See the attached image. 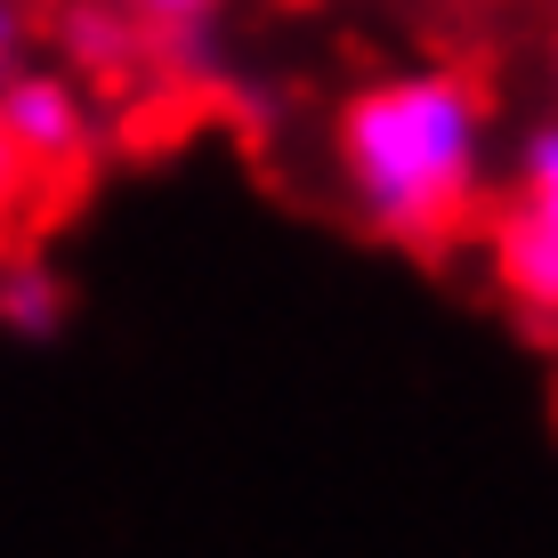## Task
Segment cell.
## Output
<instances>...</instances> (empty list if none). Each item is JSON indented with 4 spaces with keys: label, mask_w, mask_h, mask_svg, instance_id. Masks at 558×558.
Segmentation results:
<instances>
[{
    "label": "cell",
    "mask_w": 558,
    "mask_h": 558,
    "mask_svg": "<svg viewBox=\"0 0 558 558\" xmlns=\"http://www.w3.org/2000/svg\"><path fill=\"white\" fill-rule=\"evenodd\" d=\"M340 195L380 243H437L486 195V98L453 65H405L364 82L332 130Z\"/></svg>",
    "instance_id": "1"
},
{
    "label": "cell",
    "mask_w": 558,
    "mask_h": 558,
    "mask_svg": "<svg viewBox=\"0 0 558 558\" xmlns=\"http://www.w3.org/2000/svg\"><path fill=\"white\" fill-rule=\"evenodd\" d=\"M486 259H494V283L510 292V307H526L534 324H558V113L518 138L510 203L494 210Z\"/></svg>",
    "instance_id": "2"
},
{
    "label": "cell",
    "mask_w": 558,
    "mask_h": 558,
    "mask_svg": "<svg viewBox=\"0 0 558 558\" xmlns=\"http://www.w3.org/2000/svg\"><path fill=\"white\" fill-rule=\"evenodd\" d=\"M0 146L33 179H73L98 154V106L73 73H0Z\"/></svg>",
    "instance_id": "3"
},
{
    "label": "cell",
    "mask_w": 558,
    "mask_h": 558,
    "mask_svg": "<svg viewBox=\"0 0 558 558\" xmlns=\"http://www.w3.org/2000/svg\"><path fill=\"white\" fill-rule=\"evenodd\" d=\"M138 33V49H162V57H203L210 33H219L227 0H113Z\"/></svg>",
    "instance_id": "4"
},
{
    "label": "cell",
    "mask_w": 558,
    "mask_h": 558,
    "mask_svg": "<svg viewBox=\"0 0 558 558\" xmlns=\"http://www.w3.org/2000/svg\"><path fill=\"white\" fill-rule=\"evenodd\" d=\"M0 332H16V340H57L65 332V283H57L41 259L0 267Z\"/></svg>",
    "instance_id": "5"
},
{
    "label": "cell",
    "mask_w": 558,
    "mask_h": 558,
    "mask_svg": "<svg viewBox=\"0 0 558 558\" xmlns=\"http://www.w3.org/2000/svg\"><path fill=\"white\" fill-rule=\"evenodd\" d=\"M65 41H73L82 65H130V57H138V33H130L122 9H73L65 16Z\"/></svg>",
    "instance_id": "6"
},
{
    "label": "cell",
    "mask_w": 558,
    "mask_h": 558,
    "mask_svg": "<svg viewBox=\"0 0 558 558\" xmlns=\"http://www.w3.org/2000/svg\"><path fill=\"white\" fill-rule=\"evenodd\" d=\"M16 49H25V0H0V73L16 65Z\"/></svg>",
    "instance_id": "7"
},
{
    "label": "cell",
    "mask_w": 558,
    "mask_h": 558,
    "mask_svg": "<svg viewBox=\"0 0 558 558\" xmlns=\"http://www.w3.org/2000/svg\"><path fill=\"white\" fill-rule=\"evenodd\" d=\"M550 82H558V65H550Z\"/></svg>",
    "instance_id": "8"
}]
</instances>
